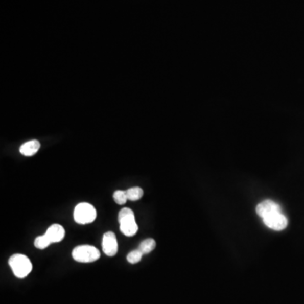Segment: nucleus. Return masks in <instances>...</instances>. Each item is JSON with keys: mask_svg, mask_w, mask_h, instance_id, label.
Here are the masks:
<instances>
[{"mask_svg": "<svg viewBox=\"0 0 304 304\" xmlns=\"http://www.w3.org/2000/svg\"><path fill=\"white\" fill-rule=\"evenodd\" d=\"M119 249L117 238L114 232L107 231L103 235L102 239V250L105 254L109 257L116 255Z\"/></svg>", "mask_w": 304, "mask_h": 304, "instance_id": "nucleus-6", "label": "nucleus"}, {"mask_svg": "<svg viewBox=\"0 0 304 304\" xmlns=\"http://www.w3.org/2000/svg\"><path fill=\"white\" fill-rule=\"evenodd\" d=\"M142 256H143V253L142 251L136 249V250L131 251L127 255V261L130 264H136L142 261Z\"/></svg>", "mask_w": 304, "mask_h": 304, "instance_id": "nucleus-13", "label": "nucleus"}, {"mask_svg": "<svg viewBox=\"0 0 304 304\" xmlns=\"http://www.w3.org/2000/svg\"><path fill=\"white\" fill-rule=\"evenodd\" d=\"M156 241L152 239H147L146 240L142 242L139 244V250L142 251L143 254H147V253H151V251L154 250V248H156Z\"/></svg>", "mask_w": 304, "mask_h": 304, "instance_id": "nucleus-11", "label": "nucleus"}, {"mask_svg": "<svg viewBox=\"0 0 304 304\" xmlns=\"http://www.w3.org/2000/svg\"><path fill=\"white\" fill-rule=\"evenodd\" d=\"M282 211L280 205L274 202L272 200H265L256 207V212L260 217L263 219L264 217H267L269 215Z\"/></svg>", "mask_w": 304, "mask_h": 304, "instance_id": "nucleus-7", "label": "nucleus"}, {"mask_svg": "<svg viewBox=\"0 0 304 304\" xmlns=\"http://www.w3.org/2000/svg\"><path fill=\"white\" fill-rule=\"evenodd\" d=\"M98 248L90 245H81L74 248L72 256L75 261L81 263H91L100 259Z\"/></svg>", "mask_w": 304, "mask_h": 304, "instance_id": "nucleus-3", "label": "nucleus"}, {"mask_svg": "<svg viewBox=\"0 0 304 304\" xmlns=\"http://www.w3.org/2000/svg\"><path fill=\"white\" fill-rule=\"evenodd\" d=\"M9 265L12 269L13 273L16 277H27L32 272V264L27 256L20 253H16L10 257Z\"/></svg>", "mask_w": 304, "mask_h": 304, "instance_id": "nucleus-1", "label": "nucleus"}, {"mask_svg": "<svg viewBox=\"0 0 304 304\" xmlns=\"http://www.w3.org/2000/svg\"><path fill=\"white\" fill-rule=\"evenodd\" d=\"M113 200H114L116 204H120V205L125 204L127 200H128L126 191H123V190L115 191L114 194H113Z\"/></svg>", "mask_w": 304, "mask_h": 304, "instance_id": "nucleus-14", "label": "nucleus"}, {"mask_svg": "<svg viewBox=\"0 0 304 304\" xmlns=\"http://www.w3.org/2000/svg\"><path fill=\"white\" fill-rule=\"evenodd\" d=\"M263 221L265 226H267L269 228L273 229L275 231H282L287 227V224H288L287 217L282 213V211L264 217Z\"/></svg>", "mask_w": 304, "mask_h": 304, "instance_id": "nucleus-5", "label": "nucleus"}, {"mask_svg": "<svg viewBox=\"0 0 304 304\" xmlns=\"http://www.w3.org/2000/svg\"><path fill=\"white\" fill-rule=\"evenodd\" d=\"M126 194L128 200H131V201H137V200L142 199L144 192L142 188L134 187L126 190Z\"/></svg>", "mask_w": 304, "mask_h": 304, "instance_id": "nucleus-10", "label": "nucleus"}, {"mask_svg": "<svg viewBox=\"0 0 304 304\" xmlns=\"http://www.w3.org/2000/svg\"><path fill=\"white\" fill-rule=\"evenodd\" d=\"M97 218L95 207L89 203H81L76 205L74 212V219L79 224L91 223Z\"/></svg>", "mask_w": 304, "mask_h": 304, "instance_id": "nucleus-4", "label": "nucleus"}, {"mask_svg": "<svg viewBox=\"0 0 304 304\" xmlns=\"http://www.w3.org/2000/svg\"><path fill=\"white\" fill-rule=\"evenodd\" d=\"M51 243V241L49 240L46 234H44L41 236L37 237V239H35L34 245L38 249H44L48 248Z\"/></svg>", "mask_w": 304, "mask_h": 304, "instance_id": "nucleus-12", "label": "nucleus"}, {"mask_svg": "<svg viewBox=\"0 0 304 304\" xmlns=\"http://www.w3.org/2000/svg\"><path fill=\"white\" fill-rule=\"evenodd\" d=\"M45 234L52 243H59L62 241L65 236V230L61 225L54 224L51 226H49Z\"/></svg>", "mask_w": 304, "mask_h": 304, "instance_id": "nucleus-8", "label": "nucleus"}, {"mask_svg": "<svg viewBox=\"0 0 304 304\" xmlns=\"http://www.w3.org/2000/svg\"><path fill=\"white\" fill-rule=\"evenodd\" d=\"M120 231L127 237L134 236L138 231V225L135 222L134 212L129 208H124L119 213Z\"/></svg>", "mask_w": 304, "mask_h": 304, "instance_id": "nucleus-2", "label": "nucleus"}, {"mask_svg": "<svg viewBox=\"0 0 304 304\" xmlns=\"http://www.w3.org/2000/svg\"><path fill=\"white\" fill-rule=\"evenodd\" d=\"M40 146L41 145L38 141H36V139L30 141L20 146V152L25 156H34L35 154L39 151Z\"/></svg>", "mask_w": 304, "mask_h": 304, "instance_id": "nucleus-9", "label": "nucleus"}]
</instances>
